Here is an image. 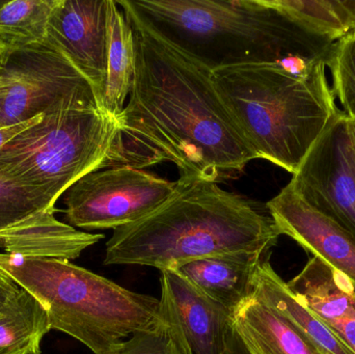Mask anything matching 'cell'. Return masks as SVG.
<instances>
[{
	"label": "cell",
	"mask_w": 355,
	"mask_h": 354,
	"mask_svg": "<svg viewBox=\"0 0 355 354\" xmlns=\"http://www.w3.org/2000/svg\"><path fill=\"white\" fill-rule=\"evenodd\" d=\"M121 8L135 33L137 69L106 168L172 162L182 177L216 183L241 174L257 156L221 101L212 71Z\"/></svg>",
	"instance_id": "1"
},
{
	"label": "cell",
	"mask_w": 355,
	"mask_h": 354,
	"mask_svg": "<svg viewBox=\"0 0 355 354\" xmlns=\"http://www.w3.org/2000/svg\"><path fill=\"white\" fill-rule=\"evenodd\" d=\"M279 234L270 215L218 183L180 176L172 197L141 220L114 231L103 264L179 270L225 254L270 255Z\"/></svg>",
	"instance_id": "2"
},
{
	"label": "cell",
	"mask_w": 355,
	"mask_h": 354,
	"mask_svg": "<svg viewBox=\"0 0 355 354\" xmlns=\"http://www.w3.org/2000/svg\"><path fill=\"white\" fill-rule=\"evenodd\" d=\"M164 39L211 71L300 55L327 64L334 42L306 30L267 0H123Z\"/></svg>",
	"instance_id": "3"
},
{
	"label": "cell",
	"mask_w": 355,
	"mask_h": 354,
	"mask_svg": "<svg viewBox=\"0 0 355 354\" xmlns=\"http://www.w3.org/2000/svg\"><path fill=\"white\" fill-rule=\"evenodd\" d=\"M320 62L306 78L277 64H250L212 71L215 89L257 159L293 175L339 112Z\"/></svg>",
	"instance_id": "4"
},
{
	"label": "cell",
	"mask_w": 355,
	"mask_h": 354,
	"mask_svg": "<svg viewBox=\"0 0 355 354\" xmlns=\"http://www.w3.org/2000/svg\"><path fill=\"white\" fill-rule=\"evenodd\" d=\"M0 268L41 303L51 330L76 339L95 354H120L135 333L168 324L159 299L69 261L0 254Z\"/></svg>",
	"instance_id": "5"
},
{
	"label": "cell",
	"mask_w": 355,
	"mask_h": 354,
	"mask_svg": "<svg viewBox=\"0 0 355 354\" xmlns=\"http://www.w3.org/2000/svg\"><path fill=\"white\" fill-rule=\"evenodd\" d=\"M116 132L118 123L100 109L45 112L0 150V177L55 208L81 177L107 168Z\"/></svg>",
	"instance_id": "6"
},
{
	"label": "cell",
	"mask_w": 355,
	"mask_h": 354,
	"mask_svg": "<svg viewBox=\"0 0 355 354\" xmlns=\"http://www.w3.org/2000/svg\"><path fill=\"white\" fill-rule=\"evenodd\" d=\"M0 76L6 85L0 126L62 107L102 110L92 83L64 54L44 44L8 54L0 64Z\"/></svg>",
	"instance_id": "7"
},
{
	"label": "cell",
	"mask_w": 355,
	"mask_h": 354,
	"mask_svg": "<svg viewBox=\"0 0 355 354\" xmlns=\"http://www.w3.org/2000/svg\"><path fill=\"white\" fill-rule=\"evenodd\" d=\"M176 189L151 172L130 166L94 170L66 191V218L74 228L116 230L155 211Z\"/></svg>",
	"instance_id": "8"
},
{
	"label": "cell",
	"mask_w": 355,
	"mask_h": 354,
	"mask_svg": "<svg viewBox=\"0 0 355 354\" xmlns=\"http://www.w3.org/2000/svg\"><path fill=\"white\" fill-rule=\"evenodd\" d=\"M289 184L355 239V155L343 110L329 121Z\"/></svg>",
	"instance_id": "9"
},
{
	"label": "cell",
	"mask_w": 355,
	"mask_h": 354,
	"mask_svg": "<svg viewBox=\"0 0 355 354\" xmlns=\"http://www.w3.org/2000/svg\"><path fill=\"white\" fill-rule=\"evenodd\" d=\"M160 312L188 354H225L234 314L178 270H162Z\"/></svg>",
	"instance_id": "10"
},
{
	"label": "cell",
	"mask_w": 355,
	"mask_h": 354,
	"mask_svg": "<svg viewBox=\"0 0 355 354\" xmlns=\"http://www.w3.org/2000/svg\"><path fill=\"white\" fill-rule=\"evenodd\" d=\"M108 0H62L44 45L64 54L92 83L102 108L107 62Z\"/></svg>",
	"instance_id": "11"
},
{
	"label": "cell",
	"mask_w": 355,
	"mask_h": 354,
	"mask_svg": "<svg viewBox=\"0 0 355 354\" xmlns=\"http://www.w3.org/2000/svg\"><path fill=\"white\" fill-rule=\"evenodd\" d=\"M266 208L279 234L345 274L355 288V239L347 231L306 203L289 183Z\"/></svg>",
	"instance_id": "12"
},
{
	"label": "cell",
	"mask_w": 355,
	"mask_h": 354,
	"mask_svg": "<svg viewBox=\"0 0 355 354\" xmlns=\"http://www.w3.org/2000/svg\"><path fill=\"white\" fill-rule=\"evenodd\" d=\"M55 208L40 210L0 232V247L18 259L69 261L104 238L77 230L55 218Z\"/></svg>",
	"instance_id": "13"
},
{
	"label": "cell",
	"mask_w": 355,
	"mask_h": 354,
	"mask_svg": "<svg viewBox=\"0 0 355 354\" xmlns=\"http://www.w3.org/2000/svg\"><path fill=\"white\" fill-rule=\"evenodd\" d=\"M269 258L250 251L225 254L189 262L178 272L235 315L252 299L254 276Z\"/></svg>",
	"instance_id": "14"
},
{
	"label": "cell",
	"mask_w": 355,
	"mask_h": 354,
	"mask_svg": "<svg viewBox=\"0 0 355 354\" xmlns=\"http://www.w3.org/2000/svg\"><path fill=\"white\" fill-rule=\"evenodd\" d=\"M252 297L269 306L297 328L322 354H354L337 335L292 292L287 283L273 269L269 259L258 268Z\"/></svg>",
	"instance_id": "15"
},
{
	"label": "cell",
	"mask_w": 355,
	"mask_h": 354,
	"mask_svg": "<svg viewBox=\"0 0 355 354\" xmlns=\"http://www.w3.org/2000/svg\"><path fill=\"white\" fill-rule=\"evenodd\" d=\"M137 69L135 33L118 2L107 1V62L102 112L118 122L130 95Z\"/></svg>",
	"instance_id": "16"
},
{
	"label": "cell",
	"mask_w": 355,
	"mask_h": 354,
	"mask_svg": "<svg viewBox=\"0 0 355 354\" xmlns=\"http://www.w3.org/2000/svg\"><path fill=\"white\" fill-rule=\"evenodd\" d=\"M234 321L260 354H322L272 308L252 297Z\"/></svg>",
	"instance_id": "17"
},
{
	"label": "cell",
	"mask_w": 355,
	"mask_h": 354,
	"mask_svg": "<svg viewBox=\"0 0 355 354\" xmlns=\"http://www.w3.org/2000/svg\"><path fill=\"white\" fill-rule=\"evenodd\" d=\"M51 330L47 312L33 294L20 288L0 314V354H39Z\"/></svg>",
	"instance_id": "18"
},
{
	"label": "cell",
	"mask_w": 355,
	"mask_h": 354,
	"mask_svg": "<svg viewBox=\"0 0 355 354\" xmlns=\"http://www.w3.org/2000/svg\"><path fill=\"white\" fill-rule=\"evenodd\" d=\"M304 306L355 354V288L347 276L340 272L323 276L311 288Z\"/></svg>",
	"instance_id": "19"
},
{
	"label": "cell",
	"mask_w": 355,
	"mask_h": 354,
	"mask_svg": "<svg viewBox=\"0 0 355 354\" xmlns=\"http://www.w3.org/2000/svg\"><path fill=\"white\" fill-rule=\"evenodd\" d=\"M60 1L14 0L0 6L1 62L12 52L45 43L50 20Z\"/></svg>",
	"instance_id": "20"
},
{
	"label": "cell",
	"mask_w": 355,
	"mask_h": 354,
	"mask_svg": "<svg viewBox=\"0 0 355 354\" xmlns=\"http://www.w3.org/2000/svg\"><path fill=\"white\" fill-rule=\"evenodd\" d=\"M306 30L340 41L355 33V0H267Z\"/></svg>",
	"instance_id": "21"
},
{
	"label": "cell",
	"mask_w": 355,
	"mask_h": 354,
	"mask_svg": "<svg viewBox=\"0 0 355 354\" xmlns=\"http://www.w3.org/2000/svg\"><path fill=\"white\" fill-rule=\"evenodd\" d=\"M327 67L331 70L336 99L346 116L355 118V33L336 42Z\"/></svg>",
	"instance_id": "22"
},
{
	"label": "cell",
	"mask_w": 355,
	"mask_h": 354,
	"mask_svg": "<svg viewBox=\"0 0 355 354\" xmlns=\"http://www.w3.org/2000/svg\"><path fill=\"white\" fill-rule=\"evenodd\" d=\"M47 206L27 189L0 177V232Z\"/></svg>",
	"instance_id": "23"
},
{
	"label": "cell",
	"mask_w": 355,
	"mask_h": 354,
	"mask_svg": "<svg viewBox=\"0 0 355 354\" xmlns=\"http://www.w3.org/2000/svg\"><path fill=\"white\" fill-rule=\"evenodd\" d=\"M120 354H188L174 328L166 324L154 330L133 334Z\"/></svg>",
	"instance_id": "24"
},
{
	"label": "cell",
	"mask_w": 355,
	"mask_h": 354,
	"mask_svg": "<svg viewBox=\"0 0 355 354\" xmlns=\"http://www.w3.org/2000/svg\"><path fill=\"white\" fill-rule=\"evenodd\" d=\"M322 60H313L300 55H289L275 62L282 70L296 78H306Z\"/></svg>",
	"instance_id": "25"
},
{
	"label": "cell",
	"mask_w": 355,
	"mask_h": 354,
	"mask_svg": "<svg viewBox=\"0 0 355 354\" xmlns=\"http://www.w3.org/2000/svg\"><path fill=\"white\" fill-rule=\"evenodd\" d=\"M225 354H260L242 335L239 328L233 322L227 339V348Z\"/></svg>",
	"instance_id": "26"
},
{
	"label": "cell",
	"mask_w": 355,
	"mask_h": 354,
	"mask_svg": "<svg viewBox=\"0 0 355 354\" xmlns=\"http://www.w3.org/2000/svg\"><path fill=\"white\" fill-rule=\"evenodd\" d=\"M21 287L0 268V314L6 309Z\"/></svg>",
	"instance_id": "27"
},
{
	"label": "cell",
	"mask_w": 355,
	"mask_h": 354,
	"mask_svg": "<svg viewBox=\"0 0 355 354\" xmlns=\"http://www.w3.org/2000/svg\"><path fill=\"white\" fill-rule=\"evenodd\" d=\"M43 114H40V116H35V118L25 121V122L18 123V124L10 125V126H0V150H1L8 141H12L14 137H16L19 133L22 132L25 129L39 122V121L43 118Z\"/></svg>",
	"instance_id": "28"
},
{
	"label": "cell",
	"mask_w": 355,
	"mask_h": 354,
	"mask_svg": "<svg viewBox=\"0 0 355 354\" xmlns=\"http://www.w3.org/2000/svg\"><path fill=\"white\" fill-rule=\"evenodd\" d=\"M347 128L355 155V118H349V116H347Z\"/></svg>",
	"instance_id": "29"
},
{
	"label": "cell",
	"mask_w": 355,
	"mask_h": 354,
	"mask_svg": "<svg viewBox=\"0 0 355 354\" xmlns=\"http://www.w3.org/2000/svg\"><path fill=\"white\" fill-rule=\"evenodd\" d=\"M6 96V81L0 76V112H1L2 105H3L4 99Z\"/></svg>",
	"instance_id": "30"
},
{
	"label": "cell",
	"mask_w": 355,
	"mask_h": 354,
	"mask_svg": "<svg viewBox=\"0 0 355 354\" xmlns=\"http://www.w3.org/2000/svg\"><path fill=\"white\" fill-rule=\"evenodd\" d=\"M1 60H2V51H1V48H0V64H1Z\"/></svg>",
	"instance_id": "31"
},
{
	"label": "cell",
	"mask_w": 355,
	"mask_h": 354,
	"mask_svg": "<svg viewBox=\"0 0 355 354\" xmlns=\"http://www.w3.org/2000/svg\"><path fill=\"white\" fill-rule=\"evenodd\" d=\"M39 354H41V353H39Z\"/></svg>",
	"instance_id": "32"
}]
</instances>
